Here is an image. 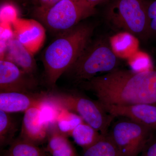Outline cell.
<instances>
[{"label":"cell","instance_id":"44dd1931","mask_svg":"<svg viewBox=\"0 0 156 156\" xmlns=\"http://www.w3.org/2000/svg\"><path fill=\"white\" fill-rule=\"evenodd\" d=\"M38 107L42 119L50 131L56 126V120L62 108L48 97V92L46 97Z\"/></svg>","mask_w":156,"mask_h":156},{"label":"cell","instance_id":"e0dca14e","mask_svg":"<svg viewBox=\"0 0 156 156\" xmlns=\"http://www.w3.org/2000/svg\"><path fill=\"white\" fill-rule=\"evenodd\" d=\"M136 38L127 33H121L114 37L110 41L112 48L117 56L125 57L129 56L136 51L137 48Z\"/></svg>","mask_w":156,"mask_h":156},{"label":"cell","instance_id":"9c48e42d","mask_svg":"<svg viewBox=\"0 0 156 156\" xmlns=\"http://www.w3.org/2000/svg\"><path fill=\"white\" fill-rule=\"evenodd\" d=\"M102 105L108 112L115 118H127L156 131V105Z\"/></svg>","mask_w":156,"mask_h":156},{"label":"cell","instance_id":"ffe728a7","mask_svg":"<svg viewBox=\"0 0 156 156\" xmlns=\"http://www.w3.org/2000/svg\"><path fill=\"white\" fill-rule=\"evenodd\" d=\"M44 150L38 146L19 138L11 144L3 156H43Z\"/></svg>","mask_w":156,"mask_h":156},{"label":"cell","instance_id":"4316f807","mask_svg":"<svg viewBox=\"0 0 156 156\" xmlns=\"http://www.w3.org/2000/svg\"><path fill=\"white\" fill-rule=\"evenodd\" d=\"M43 156H51L49 154H48V153L46 152V151L44 150V154H43Z\"/></svg>","mask_w":156,"mask_h":156},{"label":"cell","instance_id":"7a4b0ae2","mask_svg":"<svg viewBox=\"0 0 156 156\" xmlns=\"http://www.w3.org/2000/svg\"><path fill=\"white\" fill-rule=\"evenodd\" d=\"M94 27L80 23L58 36L46 48L43 55L47 83L54 87L59 78L76 63L91 41Z\"/></svg>","mask_w":156,"mask_h":156},{"label":"cell","instance_id":"d6986e66","mask_svg":"<svg viewBox=\"0 0 156 156\" xmlns=\"http://www.w3.org/2000/svg\"><path fill=\"white\" fill-rule=\"evenodd\" d=\"M9 113L0 110V145L1 147L11 144L17 130L16 121Z\"/></svg>","mask_w":156,"mask_h":156},{"label":"cell","instance_id":"6da1fadb","mask_svg":"<svg viewBox=\"0 0 156 156\" xmlns=\"http://www.w3.org/2000/svg\"><path fill=\"white\" fill-rule=\"evenodd\" d=\"M80 83L102 104L156 105V69L137 72L117 69Z\"/></svg>","mask_w":156,"mask_h":156},{"label":"cell","instance_id":"52a82bcc","mask_svg":"<svg viewBox=\"0 0 156 156\" xmlns=\"http://www.w3.org/2000/svg\"><path fill=\"white\" fill-rule=\"evenodd\" d=\"M154 131L125 118L112 123L108 134L122 156H139Z\"/></svg>","mask_w":156,"mask_h":156},{"label":"cell","instance_id":"4fadbf2b","mask_svg":"<svg viewBox=\"0 0 156 156\" xmlns=\"http://www.w3.org/2000/svg\"><path fill=\"white\" fill-rule=\"evenodd\" d=\"M33 53L16 38L10 39L6 45L5 58L17 65L25 72L34 76L37 65Z\"/></svg>","mask_w":156,"mask_h":156},{"label":"cell","instance_id":"603a6c76","mask_svg":"<svg viewBox=\"0 0 156 156\" xmlns=\"http://www.w3.org/2000/svg\"><path fill=\"white\" fill-rule=\"evenodd\" d=\"M132 70L140 72L150 70L151 69V64L149 58L146 55H142L140 56L139 59L132 60L131 64Z\"/></svg>","mask_w":156,"mask_h":156},{"label":"cell","instance_id":"cb8c5ba5","mask_svg":"<svg viewBox=\"0 0 156 156\" xmlns=\"http://www.w3.org/2000/svg\"><path fill=\"white\" fill-rule=\"evenodd\" d=\"M139 156H156V131L151 135Z\"/></svg>","mask_w":156,"mask_h":156},{"label":"cell","instance_id":"5b68a950","mask_svg":"<svg viewBox=\"0 0 156 156\" xmlns=\"http://www.w3.org/2000/svg\"><path fill=\"white\" fill-rule=\"evenodd\" d=\"M48 97L61 108L80 115L101 134H108L115 117L107 112L98 101H95L79 92H48Z\"/></svg>","mask_w":156,"mask_h":156},{"label":"cell","instance_id":"ac0fdd59","mask_svg":"<svg viewBox=\"0 0 156 156\" xmlns=\"http://www.w3.org/2000/svg\"><path fill=\"white\" fill-rule=\"evenodd\" d=\"M83 122V120L77 114L62 108L56 120V127L61 133L70 136L75 128Z\"/></svg>","mask_w":156,"mask_h":156},{"label":"cell","instance_id":"277c9868","mask_svg":"<svg viewBox=\"0 0 156 156\" xmlns=\"http://www.w3.org/2000/svg\"><path fill=\"white\" fill-rule=\"evenodd\" d=\"M119 63L110 41L100 37L89 43L68 73L80 83L94 77L98 73H108L117 69Z\"/></svg>","mask_w":156,"mask_h":156},{"label":"cell","instance_id":"3957f363","mask_svg":"<svg viewBox=\"0 0 156 156\" xmlns=\"http://www.w3.org/2000/svg\"><path fill=\"white\" fill-rule=\"evenodd\" d=\"M105 18L114 30L143 41L150 38L146 4L143 0H112Z\"/></svg>","mask_w":156,"mask_h":156},{"label":"cell","instance_id":"2e32d148","mask_svg":"<svg viewBox=\"0 0 156 156\" xmlns=\"http://www.w3.org/2000/svg\"><path fill=\"white\" fill-rule=\"evenodd\" d=\"M83 156H122L116 145L108 134L93 145L83 149Z\"/></svg>","mask_w":156,"mask_h":156},{"label":"cell","instance_id":"5bb4252c","mask_svg":"<svg viewBox=\"0 0 156 156\" xmlns=\"http://www.w3.org/2000/svg\"><path fill=\"white\" fill-rule=\"evenodd\" d=\"M47 141L44 150L51 156H78L68 136L61 133L56 126L49 131Z\"/></svg>","mask_w":156,"mask_h":156},{"label":"cell","instance_id":"8fae6325","mask_svg":"<svg viewBox=\"0 0 156 156\" xmlns=\"http://www.w3.org/2000/svg\"><path fill=\"white\" fill-rule=\"evenodd\" d=\"M49 130L37 107L24 112L19 138L38 146L48 140Z\"/></svg>","mask_w":156,"mask_h":156},{"label":"cell","instance_id":"d4e9b609","mask_svg":"<svg viewBox=\"0 0 156 156\" xmlns=\"http://www.w3.org/2000/svg\"><path fill=\"white\" fill-rule=\"evenodd\" d=\"M41 6L39 9H44L53 6L60 0H38Z\"/></svg>","mask_w":156,"mask_h":156},{"label":"cell","instance_id":"ba28073f","mask_svg":"<svg viewBox=\"0 0 156 156\" xmlns=\"http://www.w3.org/2000/svg\"><path fill=\"white\" fill-rule=\"evenodd\" d=\"M34 76L29 74L11 62L0 61V93H32L37 86Z\"/></svg>","mask_w":156,"mask_h":156},{"label":"cell","instance_id":"7402d4cb","mask_svg":"<svg viewBox=\"0 0 156 156\" xmlns=\"http://www.w3.org/2000/svg\"><path fill=\"white\" fill-rule=\"evenodd\" d=\"M150 37H156V0L146 5Z\"/></svg>","mask_w":156,"mask_h":156},{"label":"cell","instance_id":"8992f818","mask_svg":"<svg viewBox=\"0 0 156 156\" xmlns=\"http://www.w3.org/2000/svg\"><path fill=\"white\" fill-rule=\"evenodd\" d=\"M36 13L49 30L59 36L93 15L95 9L84 0H60L48 9L38 8Z\"/></svg>","mask_w":156,"mask_h":156},{"label":"cell","instance_id":"7c38bea8","mask_svg":"<svg viewBox=\"0 0 156 156\" xmlns=\"http://www.w3.org/2000/svg\"><path fill=\"white\" fill-rule=\"evenodd\" d=\"M47 96V92L0 93V110L6 112H25L39 106Z\"/></svg>","mask_w":156,"mask_h":156},{"label":"cell","instance_id":"484cf974","mask_svg":"<svg viewBox=\"0 0 156 156\" xmlns=\"http://www.w3.org/2000/svg\"><path fill=\"white\" fill-rule=\"evenodd\" d=\"M84 1L89 5L95 8V6L98 5L105 2L109 0H84Z\"/></svg>","mask_w":156,"mask_h":156},{"label":"cell","instance_id":"9a60e30c","mask_svg":"<svg viewBox=\"0 0 156 156\" xmlns=\"http://www.w3.org/2000/svg\"><path fill=\"white\" fill-rule=\"evenodd\" d=\"M102 135L84 122L75 128L70 136L78 145L84 149L94 144Z\"/></svg>","mask_w":156,"mask_h":156},{"label":"cell","instance_id":"30bf717a","mask_svg":"<svg viewBox=\"0 0 156 156\" xmlns=\"http://www.w3.org/2000/svg\"><path fill=\"white\" fill-rule=\"evenodd\" d=\"M12 23L16 38L33 54L38 51L45 41L44 27L32 19L16 18Z\"/></svg>","mask_w":156,"mask_h":156}]
</instances>
